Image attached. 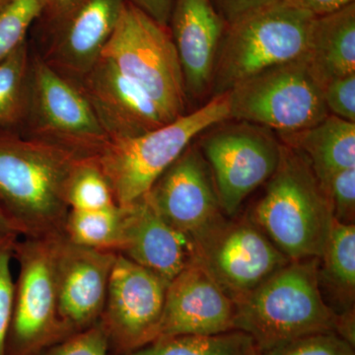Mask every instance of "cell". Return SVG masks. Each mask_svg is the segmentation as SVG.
I'll use <instances>...</instances> for the list:
<instances>
[{"label":"cell","instance_id":"ac0fdd59","mask_svg":"<svg viewBox=\"0 0 355 355\" xmlns=\"http://www.w3.org/2000/svg\"><path fill=\"white\" fill-rule=\"evenodd\" d=\"M235 308L234 301L191 261L168 286L158 338L234 331Z\"/></svg>","mask_w":355,"mask_h":355},{"label":"cell","instance_id":"e575fe53","mask_svg":"<svg viewBox=\"0 0 355 355\" xmlns=\"http://www.w3.org/2000/svg\"><path fill=\"white\" fill-rule=\"evenodd\" d=\"M159 24L168 27L174 0H128Z\"/></svg>","mask_w":355,"mask_h":355},{"label":"cell","instance_id":"4316f807","mask_svg":"<svg viewBox=\"0 0 355 355\" xmlns=\"http://www.w3.org/2000/svg\"><path fill=\"white\" fill-rule=\"evenodd\" d=\"M46 0H6L0 7V62L28 40Z\"/></svg>","mask_w":355,"mask_h":355},{"label":"cell","instance_id":"d590c367","mask_svg":"<svg viewBox=\"0 0 355 355\" xmlns=\"http://www.w3.org/2000/svg\"><path fill=\"white\" fill-rule=\"evenodd\" d=\"M79 1L80 0H46L43 11L33 26L31 31H36L51 24L53 21L58 19L65 11L69 10L70 7Z\"/></svg>","mask_w":355,"mask_h":355},{"label":"cell","instance_id":"f1b7e54d","mask_svg":"<svg viewBox=\"0 0 355 355\" xmlns=\"http://www.w3.org/2000/svg\"><path fill=\"white\" fill-rule=\"evenodd\" d=\"M40 355H110L108 338L98 322L51 345Z\"/></svg>","mask_w":355,"mask_h":355},{"label":"cell","instance_id":"5bb4252c","mask_svg":"<svg viewBox=\"0 0 355 355\" xmlns=\"http://www.w3.org/2000/svg\"><path fill=\"white\" fill-rule=\"evenodd\" d=\"M144 197L159 216L191 242L227 217L221 209L209 163L193 142Z\"/></svg>","mask_w":355,"mask_h":355},{"label":"cell","instance_id":"4dcf8cb0","mask_svg":"<svg viewBox=\"0 0 355 355\" xmlns=\"http://www.w3.org/2000/svg\"><path fill=\"white\" fill-rule=\"evenodd\" d=\"M329 113L355 123V73L333 79L323 87Z\"/></svg>","mask_w":355,"mask_h":355},{"label":"cell","instance_id":"836d02e7","mask_svg":"<svg viewBox=\"0 0 355 355\" xmlns=\"http://www.w3.org/2000/svg\"><path fill=\"white\" fill-rule=\"evenodd\" d=\"M286 6L319 17L354 3L355 0H280Z\"/></svg>","mask_w":355,"mask_h":355},{"label":"cell","instance_id":"7c38bea8","mask_svg":"<svg viewBox=\"0 0 355 355\" xmlns=\"http://www.w3.org/2000/svg\"><path fill=\"white\" fill-rule=\"evenodd\" d=\"M169 284L118 254L99 323L110 355H128L157 340Z\"/></svg>","mask_w":355,"mask_h":355},{"label":"cell","instance_id":"d4e9b609","mask_svg":"<svg viewBox=\"0 0 355 355\" xmlns=\"http://www.w3.org/2000/svg\"><path fill=\"white\" fill-rule=\"evenodd\" d=\"M251 336L241 331L214 336H176L158 338L128 355H254Z\"/></svg>","mask_w":355,"mask_h":355},{"label":"cell","instance_id":"f35d334b","mask_svg":"<svg viewBox=\"0 0 355 355\" xmlns=\"http://www.w3.org/2000/svg\"><path fill=\"white\" fill-rule=\"evenodd\" d=\"M254 355H258V352H256V354H254Z\"/></svg>","mask_w":355,"mask_h":355},{"label":"cell","instance_id":"ffe728a7","mask_svg":"<svg viewBox=\"0 0 355 355\" xmlns=\"http://www.w3.org/2000/svg\"><path fill=\"white\" fill-rule=\"evenodd\" d=\"M277 135L304 155L324 189L336 173L355 168V123L330 114L300 132Z\"/></svg>","mask_w":355,"mask_h":355},{"label":"cell","instance_id":"f546056e","mask_svg":"<svg viewBox=\"0 0 355 355\" xmlns=\"http://www.w3.org/2000/svg\"><path fill=\"white\" fill-rule=\"evenodd\" d=\"M324 191L330 198L334 219L343 224H355V168L336 173Z\"/></svg>","mask_w":355,"mask_h":355},{"label":"cell","instance_id":"8d00e7d4","mask_svg":"<svg viewBox=\"0 0 355 355\" xmlns=\"http://www.w3.org/2000/svg\"><path fill=\"white\" fill-rule=\"evenodd\" d=\"M20 236L13 221L0 203V246H14Z\"/></svg>","mask_w":355,"mask_h":355},{"label":"cell","instance_id":"3957f363","mask_svg":"<svg viewBox=\"0 0 355 355\" xmlns=\"http://www.w3.org/2000/svg\"><path fill=\"white\" fill-rule=\"evenodd\" d=\"M319 259L289 261L235 303L234 330L266 352L302 336L336 331L338 316L322 295Z\"/></svg>","mask_w":355,"mask_h":355},{"label":"cell","instance_id":"d6a6232c","mask_svg":"<svg viewBox=\"0 0 355 355\" xmlns=\"http://www.w3.org/2000/svg\"><path fill=\"white\" fill-rule=\"evenodd\" d=\"M280 0H212L226 24L263 7L272 6Z\"/></svg>","mask_w":355,"mask_h":355},{"label":"cell","instance_id":"484cf974","mask_svg":"<svg viewBox=\"0 0 355 355\" xmlns=\"http://www.w3.org/2000/svg\"><path fill=\"white\" fill-rule=\"evenodd\" d=\"M69 209L95 210L114 207L111 187L95 158L81 159L70 174L65 190Z\"/></svg>","mask_w":355,"mask_h":355},{"label":"cell","instance_id":"e0dca14e","mask_svg":"<svg viewBox=\"0 0 355 355\" xmlns=\"http://www.w3.org/2000/svg\"><path fill=\"white\" fill-rule=\"evenodd\" d=\"M225 21L212 0H174L168 28L176 48L188 102L211 93Z\"/></svg>","mask_w":355,"mask_h":355},{"label":"cell","instance_id":"9a60e30c","mask_svg":"<svg viewBox=\"0 0 355 355\" xmlns=\"http://www.w3.org/2000/svg\"><path fill=\"white\" fill-rule=\"evenodd\" d=\"M118 253L92 249L60 236L55 277L58 313L72 334L99 322Z\"/></svg>","mask_w":355,"mask_h":355},{"label":"cell","instance_id":"52a82bcc","mask_svg":"<svg viewBox=\"0 0 355 355\" xmlns=\"http://www.w3.org/2000/svg\"><path fill=\"white\" fill-rule=\"evenodd\" d=\"M60 236L24 238L14 245L19 275L14 282L6 355H40L73 335L58 313L55 252Z\"/></svg>","mask_w":355,"mask_h":355},{"label":"cell","instance_id":"5b68a950","mask_svg":"<svg viewBox=\"0 0 355 355\" xmlns=\"http://www.w3.org/2000/svg\"><path fill=\"white\" fill-rule=\"evenodd\" d=\"M314 18L279 1L227 24L217 55L212 96L228 92L263 70L304 58Z\"/></svg>","mask_w":355,"mask_h":355},{"label":"cell","instance_id":"d6986e66","mask_svg":"<svg viewBox=\"0 0 355 355\" xmlns=\"http://www.w3.org/2000/svg\"><path fill=\"white\" fill-rule=\"evenodd\" d=\"M120 254L170 284L193 261V245L142 197L128 205Z\"/></svg>","mask_w":355,"mask_h":355},{"label":"cell","instance_id":"9c48e42d","mask_svg":"<svg viewBox=\"0 0 355 355\" xmlns=\"http://www.w3.org/2000/svg\"><path fill=\"white\" fill-rule=\"evenodd\" d=\"M19 132L83 159L97 157L110 141L80 89L33 50L27 107Z\"/></svg>","mask_w":355,"mask_h":355},{"label":"cell","instance_id":"277c9868","mask_svg":"<svg viewBox=\"0 0 355 355\" xmlns=\"http://www.w3.org/2000/svg\"><path fill=\"white\" fill-rule=\"evenodd\" d=\"M229 119L227 93L151 132L110 140L95 157L114 202L127 207L144 197L165 170L207 128Z\"/></svg>","mask_w":355,"mask_h":355},{"label":"cell","instance_id":"8fae6325","mask_svg":"<svg viewBox=\"0 0 355 355\" xmlns=\"http://www.w3.org/2000/svg\"><path fill=\"white\" fill-rule=\"evenodd\" d=\"M193 245V263L234 303L291 261L247 216L225 217Z\"/></svg>","mask_w":355,"mask_h":355},{"label":"cell","instance_id":"30bf717a","mask_svg":"<svg viewBox=\"0 0 355 355\" xmlns=\"http://www.w3.org/2000/svg\"><path fill=\"white\" fill-rule=\"evenodd\" d=\"M227 121L207 128L196 144L209 163L224 214L234 218L277 170L282 142L270 128Z\"/></svg>","mask_w":355,"mask_h":355},{"label":"cell","instance_id":"74e56055","mask_svg":"<svg viewBox=\"0 0 355 355\" xmlns=\"http://www.w3.org/2000/svg\"><path fill=\"white\" fill-rule=\"evenodd\" d=\"M6 0H0V7L3 6L4 3H6Z\"/></svg>","mask_w":355,"mask_h":355},{"label":"cell","instance_id":"cb8c5ba5","mask_svg":"<svg viewBox=\"0 0 355 355\" xmlns=\"http://www.w3.org/2000/svg\"><path fill=\"white\" fill-rule=\"evenodd\" d=\"M32 46L29 39L0 62V130L20 132L29 88Z\"/></svg>","mask_w":355,"mask_h":355},{"label":"cell","instance_id":"83f0119b","mask_svg":"<svg viewBox=\"0 0 355 355\" xmlns=\"http://www.w3.org/2000/svg\"><path fill=\"white\" fill-rule=\"evenodd\" d=\"M258 355H355V347L336 331H324L302 336Z\"/></svg>","mask_w":355,"mask_h":355},{"label":"cell","instance_id":"8992f818","mask_svg":"<svg viewBox=\"0 0 355 355\" xmlns=\"http://www.w3.org/2000/svg\"><path fill=\"white\" fill-rule=\"evenodd\" d=\"M101 58L141 88L168 120L188 113L183 72L169 28L128 0Z\"/></svg>","mask_w":355,"mask_h":355},{"label":"cell","instance_id":"7402d4cb","mask_svg":"<svg viewBox=\"0 0 355 355\" xmlns=\"http://www.w3.org/2000/svg\"><path fill=\"white\" fill-rule=\"evenodd\" d=\"M318 280L327 304L336 315L355 310V224L334 219Z\"/></svg>","mask_w":355,"mask_h":355},{"label":"cell","instance_id":"ba28073f","mask_svg":"<svg viewBox=\"0 0 355 355\" xmlns=\"http://www.w3.org/2000/svg\"><path fill=\"white\" fill-rule=\"evenodd\" d=\"M229 119L280 133L300 132L327 116L323 86L305 57L270 67L229 90Z\"/></svg>","mask_w":355,"mask_h":355},{"label":"cell","instance_id":"44dd1931","mask_svg":"<svg viewBox=\"0 0 355 355\" xmlns=\"http://www.w3.org/2000/svg\"><path fill=\"white\" fill-rule=\"evenodd\" d=\"M305 60L322 86L355 73V2L315 17Z\"/></svg>","mask_w":355,"mask_h":355},{"label":"cell","instance_id":"1f68e13d","mask_svg":"<svg viewBox=\"0 0 355 355\" xmlns=\"http://www.w3.org/2000/svg\"><path fill=\"white\" fill-rule=\"evenodd\" d=\"M14 246H0V355H6L7 331L12 312L14 280L11 272Z\"/></svg>","mask_w":355,"mask_h":355},{"label":"cell","instance_id":"4fadbf2b","mask_svg":"<svg viewBox=\"0 0 355 355\" xmlns=\"http://www.w3.org/2000/svg\"><path fill=\"white\" fill-rule=\"evenodd\" d=\"M127 0H80L51 24L36 30L42 60L74 84L101 58ZM34 32V31H33Z\"/></svg>","mask_w":355,"mask_h":355},{"label":"cell","instance_id":"6da1fadb","mask_svg":"<svg viewBox=\"0 0 355 355\" xmlns=\"http://www.w3.org/2000/svg\"><path fill=\"white\" fill-rule=\"evenodd\" d=\"M79 158L62 147L0 130V203L24 238L64 234L65 190Z\"/></svg>","mask_w":355,"mask_h":355},{"label":"cell","instance_id":"603a6c76","mask_svg":"<svg viewBox=\"0 0 355 355\" xmlns=\"http://www.w3.org/2000/svg\"><path fill=\"white\" fill-rule=\"evenodd\" d=\"M127 214L128 205L95 210L69 209L64 237L80 246L120 254Z\"/></svg>","mask_w":355,"mask_h":355},{"label":"cell","instance_id":"2e32d148","mask_svg":"<svg viewBox=\"0 0 355 355\" xmlns=\"http://www.w3.org/2000/svg\"><path fill=\"white\" fill-rule=\"evenodd\" d=\"M76 85L110 140L139 137L171 123L141 88L106 58H100Z\"/></svg>","mask_w":355,"mask_h":355},{"label":"cell","instance_id":"7a4b0ae2","mask_svg":"<svg viewBox=\"0 0 355 355\" xmlns=\"http://www.w3.org/2000/svg\"><path fill=\"white\" fill-rule=\"evenodd\" d=\"M291 261L320 259L330 235V198L298 150L282 144L277 170L247 216Z\"/></svg>","mask_w":355,"mask_h":355}]
</instances>
